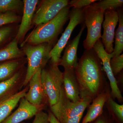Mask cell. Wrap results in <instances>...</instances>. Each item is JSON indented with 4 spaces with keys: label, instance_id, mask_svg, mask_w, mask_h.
I'll list each match as a JSON object with an SVG mask.
<instances>
[{
    "label": "cell",
    "instance_id": "14",
    "mask_svg": "<svg viewBox=\"0 0 123 123\" xmlns=\"http://www.w3.org/2000/svg\"><path fill=\"white\" fill-rule=\"evenodd\" d=\"M74 70L64 69L63 72V86L67 98L73 102H76L81 99Z\"/></svg>",
    "mask_w": 123,
    "mask_h": 123
},
{
    "label": "cell",
    "instance_id": "27",
    "mask_svg": "<svg viewBox=\"0 0 123 123\" xmlns=\"http://www.w3.org/2000/svg\"><path fill=\"white\" fill-rule=\"evenodd\" d=\"M98 1L97 0H72L69 1L68 6L73 8L77 9L83 8Z\"/></svg>",
    "mask_w": 123,
    "mask_h": 123
},
{
    "label": "cell",
    "instance_id": "29",
    "mask_svg": "<svg viewBox=\"0 0 123 123\" xmlns=\"http://www.w3.org/2000/svg\"><path fill=\"white\" fill-rule=\"evenodd\" d=\"M48 114L49 123H60L51 111H49Z\"/></svg>",
    "mask_w": 123,
    "mask_h": 123
},
{
    "label": "cell",
    "instance_id": "16",
    "mask_svg": "<svg viewBox=\"0 0 123 123\" xmlns=\"http://www.w3.org/2000/svg\"><path fill=\"white\" fill-rule=\"evenodd\" d=\"M111 97L109 91H105L98 95L92 101L86 115L82 123H89L101 116L103 112L104 107Z\"/></svg>",
    "mask_w": 123,
    "mask_h": 123
},
{
    "label": "cell",
    "instance_id": "7",
    "mask_svg": "<svg viewBox=\"0 0 123 123\" xmlns=\"http://www.w3.org/2000/svg\"><path fill=\"white\" fill-rule=\"evenodd\" d=\"M68 0H43L34 15L32 26L44 24L54 18L62 9L68 5Z\"/></svg>",
    "mask_w": 123,
    "mask_h": 123
},
{
    "label": "cell",
    "instance_id": "6",
    "mask_svg": "<svg viewBox=\"0 0 123 123\" xmlns=\"http://www.w3.org/2000/svg\"><path fill=\"white\" fill-rule=\"evenodd\" d=\"M69 20L68 26L50 52V61L52 64L59 66L61 53L68 43L73 31L77 25L84 23L83 8H73L69 13Z\"/></svg>",
    "mask_w": 123,
    "mask_h": 123
},
{
    "label": "cell",
    "instance_id": "15",
    "mask_svg": "<svg viewBox=\"0 0 123 123\" xmlns=\"http://www.w3.org/2000/svg\"><path fill=\"white\" fill-rule=\"evenodd\" d=\"M28 89L29 86L0 100V123H2L11 114L20 100L25 97Z\"/></svg>",
    "mask_w": 123,
    "mask_h": 123
},
{
    "label": "cell",
    "instance_id": "9",
    "mask_svg": "<svg viewBox=\"0 0 123 123\" xmlns=\"http://www.w3.org/2000/svg\"><path fill=\"white\" fill-rule=\"evenodd\" d=\"M104 15L105 19L102 25L103 33L101 41L106 52L111 54L114 51L113 43L115 30L119 21L118 13L117 10H108L105 11Z\"/></svg>",
    "mask_w": 123,
    "mask_h": 123
},
{
    "label": "cell",
    "instance_id": "25",
    "mask_svg": "<svg viewBox=\"0 0 123 123\" xmlns=\"http://www.w3.org/2000/svg\"><path fill=\"white\" fill-rule=\"evenodd\" d=\"M110 66L115 77L119 75L123 68V54L112 57L110 61Z\"/></svg>",
    "mask_w": 123,
    "mask_h": 123
},
{
    "label": "cell",
    "instance_id": "11",
    "mask_svg": "<svg viewBox=\"0 0 123 123\" xmlns=\"http://www.w3.org/2000/svg\"><path fill=\"white\" fill-rule=\"evenodd\" d=\"M23 11L21 20L15 37L21 44L25 38L27 32L32 26V21L39 2L38 0H23Z\"/></svg>",
    "mask_w": 123,
    "mask_h": 123
},
{
    "label": "cell",
    "instance_id": "12",
    "mask_svg": "<svg viewBox=\"0 0 123 123\" xmlns=\"http://www.w3.org/2000/svg\"><path fill=\"white\" fill-rule=\"evenodd\" d=\"M86 26L84 24L79 33L73 40L69 41L65 48L64 54L61 58L59 65L63 66L64 69L75 70L78 63L77 51L79 41Z\"/></svg>",
    "mask_w": 123,
    "mask_h": 123
},
{
    "label": "cell",
    "instance_id": "3",
    "mask_svg": "<svg viewBox=\"0 0 123 123\" xmlns=\"http://www.w3.org/2000/svg\"><path fill=\"white\" fill-rule=\"evenodd\" d=\"M58 65L50 64L42 69L41 81L51 111L57 118L65 91L63 86V72Z\"/></svg>",
    "mask_w": 123,
    "mask_h": 123
},
{
    "label": "cell",
    "instance_id": "1",
    "mask_svg": "<svg viewBox=\"0 0 123 123\" xmlns=\"http://www.w3.org/2000/svg\"><path fill=\"white\" fill-rule=\"evenodd\" d=\"M102 65L101 60L93 48L84 52L74 70L81 99L92 101L105 91Z\"/></svg>",
    "mask_w": 123,
    "mask_h": 123
},
{
    "label": "cell",
    "instance_id": "5",
    "mask_svg": "<svg viewBox=\"0 0 123 123\" xmlns=\"http://www.w3.org/2000/svg\"><path fill=\"white\" fill-rule=\"evenodd\" d=\"M84 23L87 29V34L84 41L86 50L92 49L98 40L101 39V29L105 11L90 5L83 8Z\"/></svg>",
    "mask_w": 123,
    "mask_h": 123
},
{
    "label": "cell",
    "instance_id": "13",
    "mask_svg": "<svg viewBox=\"0 0 123 123\" xmlns=\"http://www.w3.org/2000/svg\"><path fill=\"white\" fill-rule=\"evenodd\" d=\"M43 107L31 104L24 98L20 100V104L15 111L2 123H21L35 116Z\"/></svg>",
    "mask_w": 123,
    "mask_h": 123
},
{
    "label": "cell",
    "instance_id": "23",
    "mask_svg": "<svg viewBox=\"0 0 123 123\" xmlns=\"http://www.w3.org/2000/svg\"><path fill=\"white\" fill-rule=\"evenodd\" d=\"M123 5V0H102L94 2L91 5L105 11L108 10H117L122 8Z\"/></svg>",
    "mask_w": 123,
    "mask_h": 123
},
{
    "label": "cell",
    "instance_id": "30",
    "mask_svg": "<svg viewBox=\"0 0 123 123\" xmlns=\"http://www.w3.org/2000/svg\"><path fill=\"white\" fill-rule=\"evenodd\" d=\"M95 123H106L105 121H104L103 119H98Z\"/></svg>",
    "mask_w": 123,
    "mask_h": 123
},
{
    "label": "cell",
    "instance_id": "18",
    "mask_svg": "<svg viewBox=\"0 0 123 123\" xmlns=\"http://www.w3.org/2000/svg\"><path fill=\"white\" fill-rule=\"evenodd\" d=\"M16 38L2 48L0 49V63L25 57L23 51L18 47Z\"/></svg>",
    "mask_w": 123,
    "mask_h": 123
},
{
    "label": "cell",
    "instance_id": "19",
    "mask_svg": "<svg viewBox=\"0 0 123 123\" xmlns=\"http://www.w3.org/2000/svg\"><path fill=\"white\" fill-rule=\"evenodd\" d=\"M23 69H22L10 78L0 82V100L12 95L10 94L11 92L17 86L24 76Z\"/></svg>",
    "mask_w": 123,
    "mask_h": 123
},
{
    "label": "cell",
    "instance_id": "8",
    "mask_svg": "<svg viewBox=\"0 0 123 123\" xmlns=\"http://www.w3.org/2000/svg\"><path fill=\"white\" fill-rule=\"evenodd\" d=\"M95 52L102 62L103 69L110 82L111 91L110 93L111 97L112 99L116 98L120 102L123 101V97L120 90L116 78L113 75L111 68L110 61L113 57L112 53L109 54L106 52L101 41V39L96 42L93 47Z\"/></svg>",
    "mask_w": 123,
    "mask_h": 123
},
{
    "label": "cell",
    "instance_id": "21",
    "mask_svg": "<svg viewBox=\"0 0 123 123\" xmlns=\"http://www.w3.org/2000/svg\"><path fill=\"white\" fill-rule=\"evenodd\" d=\"M19 25L13 23L0 27V46L8 44L15 38Z\"/></svg>",
    "mask_w": 123,
    "mask_h": 123
},
{
    "label": "cell",
    "instance_id": "31",
    "mask_svg": "<svg viewBox=\"0 0 123 123\" xmlns=\"http://www.w3.org/2000/svg\"></svg>",
    "mask_w": 123,
    "mask_h": 123
},
{
    "label": "cell",
    "instance_id": "4",
    "mask_svg": "<svg viewBox=\"0 0 123 123\" xmlns=\"http://www.w3.org/2000/svg\"><path fill=\"white\" fill-rule=\"evenodd\" d=\"M54 46L44 43L36 46L25 44L21 47L26 56L27 68L22 86H26L34 74L39 69L44 68L49 60Z\"/></svg>",
    "mask_w": 123,
    "mask_h": 123
},
{
    "label": "cell",
    "instance_id": "24",
    "mask_svg": "<svg viewBox=\"0 0 123 123\" xmlns=\"http://www.w3.org/2000/svg\"><path fill=\"white\" fill-rule=\"evenodd\" d=\"M22 16L12 12H0V27L8 24L20 23Z\"/></svg>",
    "mask_w": 123,
    "mask_h": 123
},
{
    "label": "cell",
    "instance_id": "22",
    "mask_svg": "<svg viewBox=\"0 0 123 123\" xmlns=\"http://www.w3.org/2000/svg\"><path fill=\"white\" fill-rule=\"evenodd\" d=\"M23 0H0V12H12L20 15L23 13Z\"/></svg>",
    "mask_w": 123,
    "mask_h": 123
},
{
    "label": "cell",
    "instance_id": "10",
    "mask_svg": "<svg viewBox=\"0 0 123 123\" xmlns=\"http://www.w3.org/2000/svg\"><path fill=\"white\" fill-rule=\"evenodd\" d=\"M42 69H39L31 78L29 89L24 98L33 105L43 107L48 100L41 81Z\"/></svg>",
    "mask_w": 123,
    "mask_h": 123
},
{
    "label": "cell",
    "instance_id": "2",
    "mask_svg": "<svg viewBox=\"0 0 123 123\" xmlns=\"http://www.w3.org/2000/svg\"><path fill=\"white\" fill-rule=\"evenodd\" d=\"M70 11L68 5L62 9L56 16L48 22L36 26L20 44L21 47L25 44L36 46L44 43L55 46L58 36L69 19Z\"/></svg>",
    "mask_w": 123,
    "mask_h": 123
},
{
    "label": "cell",
    "instance_id": "26",
    "mask_svg": "<svg viewBox=\"0 0 123 123\" xmlns=\"http://www.w3.org/2000/svg\"><path fill=\"white\" fill-rule=\"evenodd\" d=\"M108 106L111 111L117 117L121 122L123 121V105H120L117 103L110 97L107 102Z\"/></svg>",
    "mask_w": 123,
    "mask_h": 123
},
{
    "label": "cell",
    "instance_id": "17",
    "mask_svg": "<svg viewBox=\"0 0 123 123\" xmlns=\"http://www.w3.org/2000/svg\"><path fill=\"white\" fill-rule=\"evenodd\" d=\"M26 57L3 62L0 63V82L10 78L24 68Z\"/></svg>",
    "mask_w": 123,
    "mask_h": 123
},
{
    "label": "cell",
    "instance_id": "28",
    "mask_svg": "<svg viewBox=\"0 0 123 123\" xmlns=\"http://www.w3.org/2000/svg\"><path fill=\"white\" fill-rule=\"evenodd\" d=\"M32 123H49L48 114L43 111H40L35 116V118Z\"/></svg>",
    "mask_w": 123,
    "mask_h": 123
},
{
    "label": "cell",
    "instance_id": "20",
    "mask_svg": "<svg viewBox=\"0 0 123 123\" xmlns=\"http://www.w3.org/2000/svg\"><path fill=\"white\" fill-rule=\"evenodd\" d=\"M118 13L119 25L115 32V46L112 52L113 57L121 55L123 51V12L122 8L117 10Z\"/></svg>",
    "mask_w": 123,
    "mask_h": 123
}]
</instances>
